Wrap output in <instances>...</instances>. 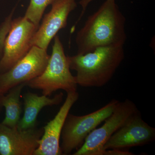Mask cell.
<instances>
[{
    "label": "cell",
    "instance_id": "7c38bea8",
    "mask_svg": "<svg viewBox=\"0 0 155 155\" xmlns=\"http://www.w3.org/2000/svg\"><path fill=\"white\" fill-rule=\"evenodd\" d=\"M64 94L60 92L53 97L28 91L23 96L24 114L20 119L17 127L18 130H25L36 127L37 119L39 113L44 107L58 105L62 101Z\"/></svg>",
    "mask_w": 155,
    "mask_h": 155
},
{
    "label": "cell",
    "instance_id": "5b68a950",
    "mask_svg": "<svg viewBox=\"0 0 155 155\" xmlns=\"http://www.w3.org/2000/svg\"><path fill=\"white\" fill-rule=\"evenodd\" d=\"M139 112L132 101L126 99L119 102L104 124L92 130L73 155H104V146L108 140L131 116Z\"/></svg>",
    "mask_w": 155,
    "mask_h": 155
},
{
    "label": "cell",
    "instance_id": "8992f818",
    "mask_svg": "<svg viewBox=\"0 0 155 155\" xmlns=\"http://www.w3.org/2000/svg\"><path fill=\"white\" fill-rule=\"evenodd\" d=\"M50 55L47 50L33 46L28 53L11 69L0 73V96L14 87L28 81L44 71Z\"/></svg>",
    "mask_w": 155,
    "mask_h": 155
},
{
    "label": "cell",
    "instance_id": "9c48e42d",
    "mask_svg": "<svg viewBox=\"0 0 155 155\" xmlns=\"http://www.w3.org/2000/svg\"><path fill=\"white\" fill-rule=\"evenodd\" d=\"M155 139V128L142 118L139 112L130 117L106 142L104 149H124L140 146Z\"/></svg>",
    "mask_w": 155,
    "mask_h": 155
},
{
    "label": "cell",
    "instance_id": "30bf717a",
    "mask_svg": "<svg viewBox=\"0 0 155 155\" xmlns=\"http://www.w3.org/2000/svg\"><path fill=\"white\" fill-rule=\"evenodd\" d=\"M43 132V128L19 130L0 122V155H33Z\"/></svg>",
    "mask_w": 155,
    "mask_h": 155
},
{
    "label": "cell",
    "instance_id": "7a4b0ae2",
    "mask_svg": "<svg viewBox=\"0 0 155 155\" xmlns=\"http://www.w3.org/2000/svg\"><path fill=\"white\" fill-rule=\"evenodd\" d=\"M125 57L124 45L97 48L91 52L67 56L69 68L75 70L78 85L101 87L110 81Z\"/></svg>",
    "mask_w": 155,
    "mask_h": 155
},
{
    "label": "cell",
    "instance_id": "3957f363",
    "mask_svg": "<svg viewBox=\"0 0 155 155\" xmlns=\"http://www.w3.org/2000/svg\"><path fill=\"white\" fill-rule=\"evenodd\" d=\"M51 54L44 72L26 83V86L40 90L42 94L50 97L58 90L67 93L77 91L75 76L70 72L67 56L58 35L54 37Z\"/></svg>",
    "mask_w": 155,
    "mask_h": 155
},
{
    "label": "cell",
    "instance_id": "e0dca14e",
    "mask_svg": "<svg viewBox=\"0 0 155 155\" xmlns=\"http://www.w3.org/2000/svg\"><path fill=\"white\" fill-rule=\"evenodd\" d=\"M94 0H81L79 4L82 6V11H85L88 5Z\"/></svg>",
    "mask_w": 155,
    "mask_h": 155
},
{
    "label": "cell",
    "instance_id": "6da1fadb",
    "mask_svg": "<svg viewBox=\"0 0 155 155\" xmlns=\"http://www.w3.org/2000/svg\"><path fill=\"white\" fill-rule=\"evenodd\" d=\"M125 22L116 0H106L78 31L77 54H83L101 47L124 45L127 40Z\"/></svg>",
    "mask_w": 155,
    "mask_h": 155
},
{
    "label": "cell",
    "instance_id": "277c9868",
    "mask_svg": "<svg viewBox=\"0 0 155 155\" xmlns=\"http://www.w3.org/2000/svg\"><path fill=\"white\" fill-rule=\"evenodd\" d=\"M119 102L113 100L99 110L84 116L68 114L61 135L60 147L63 155L70 154L81 147L89 134L111 116Z\"/></svg>",
    "mask_w": 155,
    "mask_h": 155
},
{
    "label": "cell",
    "instance_id": "9a60e30c",
    "mask_svg": "<svg viewBox=\"0 0 155 155\" xmlns=\"http://www.w3.org/2000/svg\"><path fill=\"white\" fill-rule=\"evenodd\" d=\"M17 5L12 9L8 16L6 17L5 20L0 25V59L3 55L5 40L10 30L11 22L13 20V16L15 13Z\"/></svg>",
    "mask_w": 155,
    "mask_h": 155
},
{
    "label": "cell",
    "instance_id": "2e32d148",
    "mask_svg": "<svg viewBox=\"0 0 155 155\" xmlns=\"http://www.w3.org/2000/svg\"><path fill=\"white\" fill-rule=\"evenodd\" d=\"M133 153L128 151L121 149H110L106 150L104 155H132Z\"/></svg>",
    "mask_w": 155,
    "mask_h": 155
},
{
    "label": "cell",
    "instance_id": "8fae6325",
    "mask_svg": "<svg viewBox=\"0 0 155 155\" xmlns=\"http://www.w3.org/2000/svg\"><path fill=\"white\" fill-rule=\"evenodd\" d=\"M67 94V98L58 114L43 127V134L33 155H63L60 144L62 129L69 111L79 97L77 91Z\"/></svg>",
    "mask_w": 155,
    "mask_h": 155
},
{
    "label": "cell",
    "instance_id": "ba28073f",
    "mask_svg": "<svg viewBox=\"0 0 155 155\" xmlns=\"http://www.w3.org/2000/svg\"><path fill=\"white\" fill-rule=\"evenodd\" d=\"M51 8L46 14L31 41L35 46L47 50L49 45L61 29L66 28L70 13L77 6L76 0H54Z\"/></svg>",
    "mask_w": 155,
    "mask_h": 155
},
{
    "label": "cell",
    "instance_id": "52a82bcc",
    "mask_svg": "<svg viewBox=\"0 0 155 155\" xmlns=\"http://www.w3.org/2000/svg\"><path fill=\"white\" fill-rule=\"evenodd\" d=\"M37 27L25 17L13 19L0 59V73L8 70L28 53Z\"/></svg>",
    "mask_w": 155,
    "mask_h": 155
},
{
    "label": "cell",
    "instance_id": "5bb4252c",
    "mask_svg": "<svg viewBox=\"0 0 155 155\" xmlns=\"http://www.w3.org/2000/svg\"><path fill=\"white\" fill-rule=\"evenodd\" d=\"M54 0H30L24 17L38 28L45 10Z\"/></svg>",
    "mask_w": 155,
    "mask_h": 155
},
{
    "label": "cell",
    "instance_id": "4fadbf2b",
    "mask_svg": "<svg viewBox=\"0 0 155 155\" xmlns=\"http://www.w3.org/2000/svg\"><path fill=\"white\" fill-rule=\"evenodd\" d=\"M26 83L13 87L5 94L0 96V109H5V116L2 123L8 127H17L20 119L22 108L20 98Z\"/></svg>",
    "mask_w": 155,
    "mask_h": 155
}]
</instances>
